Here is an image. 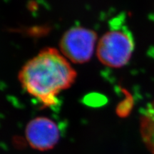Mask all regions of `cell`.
Wrapping results in <instances>:
<instances>
[{
    "label": "cell",
    "instance_id": "obj_1",
    "mask_svg": "<svg viewBox=\"0 0 154 154\" xmlns=\"http://www.w3.org/2000/svg\"><path fill=\"white\" fill-rule=\"evenodd\" d=\"M76 73L68 59L54 48H46L31 59L19 74L27 93L44 106L58 103V96L74 84Z\"/></svg>",
    "mask_w": 154,
    "mask_h": 154
},
{
    "label": "cell",
    "instance_id": "obj_2",
    "mask_svg": "<svg viewBox=\"0 0 154 154\" xmlns=\"http://www.w3.org/2000/svg\"><path fill=\"white\" fill-rule=\"evenodd\" d=\"M134 47L131 32L120 18L115 19L98 43L97 56L106 66L120 68L129 61Z\"/></svg>",
    "mask_w": 154,
    "mask_h": 154
},
{
    "label": "cell",
    "instance_id": "obj_3",
    "mask_svg": "<svg viewBox=\"0 0 154 154\" xmlns=\"http://www.w3.org/2000/svg\"><path fill=\"white\" fill-rule=\"evenodd\" d=\"M96 39V32L89 29H70L65 32L61 39V54L73 63L87 62L93 55Z\"/></svg>",
    "mask_w": 154,
    "mask_h": 154
},
{
    "label": "cell",
    "instance_id": "obj_4",
    "mask_svg": "<svg viewBox=\"0 0 154 154\" xmlns=\"http://www.w3.org/2000/svg\"><path fill=\"white\" fill-rule=\"evenodd\" d=\"M25 134L29 145L39 151L52 149L59 139V130L57 124L45 117H38L31 121Z\"/></svg>",
    "mask_w": 154,
    "mask_h": 154
},
{
    "label": "cell",
    "instance_id": "obj_5",
    "mask_svg": "<svg viewBox=\"0 0 154 154\" xmlns=\"http://www.w3.org/2000/svg\"><path fill=\"white\" fill-rule=\"evenodd\" d=\"M149 131L148 132V140H149V145L151 146L152 152L154 154V126H151L149 128Z\"/></svg>",
    "mask_w": 154,
    "mask_h": 154
}]
</instances>
